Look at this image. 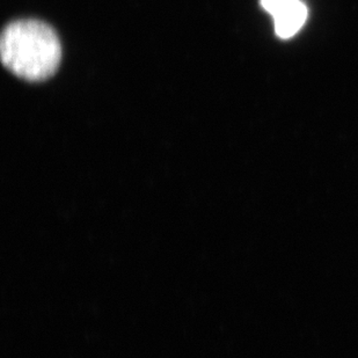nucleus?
Listing matches in <instances>:
<instances>
[{
	"label": "nucleus",
	"instance_id": "obj_1",
	"mask_svg": "<svg viewBox=\"0 0 358 358\" xmlns=\"http://www.w3.org/2000/svg\"><path fill=\"white\" fill-rule=\"evenodd\" d=\"M0 51L3 66L28 81L50 78L61 63V42L56 31L38 20H19L6 26Z\"/></svg>",
	"mask_w": 358,
	"mask_h": 358
},
{
	"label": "nucleus",
	"instance_id": "obj_2",
	"mask_svg": "<svg viewBox=\"0 0 358 358\" xmlns=\"http://www.w3.org/2000/svg\"><path fill=\"white\" fill-rule=\"evenodd\" d=\"M308 19V7L301 0L287 7L274 17L275 31L280 38H290L297 34Z\"/></svg>",
	"mask_w": 358,
	"mask_h": 358
},
{
	"label": "nucleus",
	"instance_id": "obj_3",
	"mask_svg": "<svg viewBox=\"0 0 358 358\" xmlns=\"http://www.w3.org/2000/svg\"><path fill=\"white\" fill-rule=\"evenodd\" d=\"M298 0H261V5L273 17L278 15L280 12L291 6L292 3H297Z\"/></svg>",
	"mask_w": 358,
	"mask_h": 358
}]
</instances>
